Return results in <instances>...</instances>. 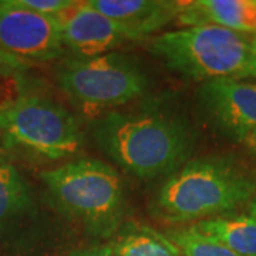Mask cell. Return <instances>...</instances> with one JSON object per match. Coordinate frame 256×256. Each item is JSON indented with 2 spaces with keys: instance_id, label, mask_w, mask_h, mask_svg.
Returning <instances> with one entry per match:
<instances>
[{
  "instance_id": "cell-14",
  "label": "cell",
  "mask_w": 256,
  "mask_h": 256,
  "mask_svg": "<svg viewBox=\"0 0 256 256\" xmlns=\"http://www.w3.org/2000/svg\"><path fill=\"white\" fill-rule=\"evenodd\" d=\"M30 205L32 194L23 176L9 162L0 165V229L23 215Z\"/></svg>"
},
{
  "instance_id": "cell-9",
  "label": "cell",
  "mask_w": 256,
  "mask_h": 256,
  "mask_svg": "<svg viewBox=\"0 0 256 256\" xmlns=\"http://www.w3.org/2000/svg\"><path fill=\"white\" fill-rule=\"evenodd\" d=\"M202 110L224 134L242 141L256 130V82L215 78L198 92Z\"/></svg>"
},
{
  "instance_id": "cell-4",
  "label": "cell",
  "mask_w": 256,
  "mask_h": 256,
  "mask_svg": "<svg viewBox=\"0 0 256 256\" xmlns=\"http://www.w3.org/2000/svg\"><path fill=\"white\" fill-rule=\"evenodd\" d=\"M148 48L171 72L206 82L242 77L250 37L215 24H200L165 32L151 38Z\"/></svg>"
},
{
  "instance_id": "cell-12",
  "label": "cell",
  "mask_w": 256,
  "mask_h": 256,
  "mask_svg": "<svg viewBox=\"0 0 256 256\" xmlns=\"http://www.w3.org/2000/svg\"><path fill=\"white\" fill-rule=\"evenodd\" d=\"M191 226L218 240L239 256H256V220L249 214L220 215L198 220Z\"/></svg>"
},
{
  "instance_id": "cell-7",
  "label": "cell",
  "mask_w": 256,
  "mask_h": 256,
  "mask_svg": "<svg viewBox=\"0 0 256 256\" xmlns=\"http://www.w3.org/2000/svg\"><path fill=\"white\" fill-rule=\"evenodd\" d=\"M60 24L18 0L0 2V52L18 60L48 62L64 53Z\"/></svg>"
},
{
  "instance_id": "cell-13",
  "label": "cell",
  "mask_w": 256,
  "mask_h": 256,
  "mask_svg": "<svg viewBox=\"0 0 256 256\" xmlns=\"http://www.w3.org/2000/svg\"><path fill=\"white\" fill-rule=\"evenodd\" d=\"M114 256H182L170 238L150 226H127L111 242Z\"/></svg>"
},
{
  "instance_id": "cell-6",
  "label": "cell",
  "mask_w": 256,
  "mask_h": 256,
  "mask_svg": "<svg viewBox=\"0 0 256 256\" xmlns=\"http://www.w3.org/2000/svg\"><path fill=\"white\" fill-rule=\"evenodd\" d=\"M0 138L52 161L74 156L82 144L78 120L57 101L37 96L0 112Z\"/></svg>"
},
{
  "instance_id": "cell-3",
  "label": "cell",
  "mask_w": 256,
  "mask_h": 256,
  "mask_svg": "<svg viewBox=\"0 0 256 256\" xmlns=\"http://www.w3.org/2000/svg\"><path fill=\"white\" fill-rule=\"evenodd\" d=\"M56 208L98 238L120 229L126 192L118 172L96 158H80L40 174Z\"/></svg>"
},
{
  "instance_id": "cell-20",
  "label": "cell",
  "mask_w": 256,
  "mask_h": 256,
  "mask_svg": "<svg viewBox=\"0 0 256 256\" xmlns=\"http://www.w3.org/2000/svg\"><path fill=\"white\" fill-rule=\"evenodd\" d=\"M242 142L245 144V146L250 150V151H254L256 154V130L254 131V132H250L249 136H246V137L242 140Z\"/></svg>"
},
{
  "instance_id": "cell-16",
  "label": "cell",
  "mask_w": 256,
  "mask_h": 256,
  "mask_svg": "<svg viewBox=\"0 0 256 256\" xmlns=\"http://www.w3.org/2000/svg\"><path fill=\"white\" fill-rule=\"evenodd\" d=\"M164 234L180 249L182 256H239L218 240L200 234L191 225L170 229Z\"/></svg>"
},
{
  "instance_id": "cell-15",
  "label": "cell",
  "mask_w": 256,
  "mask_h": 256,
  "mask_svg": "<svg viewBox=\"0 0 256 256\" xmlns=\"http://www.w3.org/2000/svg\"><path fill=\"white\" fill-rule=\"evenodd\" d=\"M28 64L13 56L0 52V112L26 98L24 73Z\"/></svg>"
},
{
  "instance_id": "cell-19",
  "label": "cell",
  "mask_w": 256,
  "mask_h": 256,
  "mask_svg": "<svg viewBox=\"0 0 256 256\" xmlns=\"http://www.w3.org/2000/svg\"><path fill=\"white\" fill-rule=\"evenodd\" d=\"M68 256H114L111 252L110 246L92 248V249H82V250H76L72 252Z\"/></svg>"
},
{
  "instance_id": "cell-11",
  "label": "cell",
  "mask_w": 256,
  "mask_h": 256,
  "mask_svg": "<svg viewBox=\"0 0 256 256\" xmlns=\"http://www.w3.org/2000/svg\"><path fill=\"white\" fill-rule=\"evenodd\" d=\"M178 20L190 26L215 24L256 34V0H196L184 3Z\"/></svg>"
},
{
  "instance_id": "cell-5",
  "label": "cell",
  "mask_w": 256,
  "mask_h": 256,
  "mask_svg": "<svg viewBox=\"0 0 256 256\" xmlns=\"http://www.w3.org/2000/svg\"><path fill=\"white\" fill-rule=\"evenodd\" d=\"M57 84L77 104L102 110L141 97L148 88V78L130 56L112 52L64 62L57 70Z\"/></svg>"
},
{
  "instance_id": "cell-8",
  "label": "cell",
  "mask_w": 256,
  "mask_h": 256,
  "mask_svg": "<svg viewBox=\"0 0 256 256\" xmlns=\"http://www.w3.org/2000/svg\"><path fill=\"white\" fill-rule=\"evenodd\" d=\"M66 50L76 58H90L112 53L132 40L126 28L90 6L88 2H74L57 13Z\"/></svg>"
},
{
  "instance_id": "cell-2",
  "label": "cell",
  "mask_w": 256,
  "mask_h": 256,
  "mask_svg": "<svg viewBox=\"0 0 256 256\" xmlns=\"http://www.w3.org/2000/svg\"><path fill=\"white\" fill-rule=\"evenodd\" d=\"M255 192L254 178L232 160L196 158L166 176L156 210L170 222H198L228 215L249 204Z\"/></svg>"
},
{
  "instance_id": "cell-22",
  "label": "cell",
  "mask_w": 256,
  "mask_h": 256,
  "mask_svg": "<svg viewBox=\"0 0 256 256\" xmlns=\"http://www.w3.org/2000/svg\"><path fill=\"white\" fill-rule=\"evenodd\" d=\"M3 164H8V156H6V152L0 148V165Z\"/></svg>"
},
{
  "instance_id": "cell-18",
  "label": "cell",
  "mask_w": 256,
  "mask_h": 256,
  "mask_svg": "<svg viewBox=\"0 0 256 256\" xmlns=\"http://www.w3.org/2000/svg\"><path fill=\"white\" fill-rule=\"evenodd\" d=\"M245 77H254L256 78V34L250 38V48H249V57H248V63L244 74L240 78Z\"/></svg>"
},
{
  "instance_id": "cell-1",
  "label": "cell",
  "mask_w": 256,
  "mask_h": 256,
  "mask_svg": "<svg viewBox=\"0 0 256 256\" xmlns=\"http://www.w3.org/2000/svg\"><path fill=\"white\" fill-rule=\"evenodd\" d=\"M92 131L106 156L142 181L174 174L195 148L192 128L161 111H108L92 122Z\"/></svg>"
},
{
  "instance_id": "cell-17",
  "label": "cell",
  "mask_w": 256,
  "mask_h": 256,
  "mask_svg": "<svg viewBox=\"0 0 256 256\" xmlns=\"http://www.w3.org/2000/svg\"><path fill=\"white\" fill-rule=\"evenodd\" d=\"M18 3L37 13L54 18L57 13L68 8L73 0H18Z\"/></svg>"
},
{
  "instance_id": "cell-10",
  "label": "cell",
  "mask_w": 256,
  "mask_h": 256,
  "mask_svg": "<svg viewBox=\"0 0 256 256\" xmlns=\"http://www.w3.org/2000/svg\"><path fill=\"white\" fill-rule=\"evenodd\" d=\"M90 6L126 28L132 40L144 38L178 18L184 3L165 0H88Z\"/></svg>"
},
{
  "instance_id": "cell-21",
  "label": "cell",
  "mask_w": 256,
  "mask_h": 256,
  "mask_svg": "<svg viewBox=\"0 0 256 256\" xmlns=\"http://www.w3.org/2000/svg\"><path fill=\"white\" fill-rule=\"evenodd\" d=\"M249 215L256 220V192L255 195H254V198L249 202Z\"/></svg>"
}]
</instances>
